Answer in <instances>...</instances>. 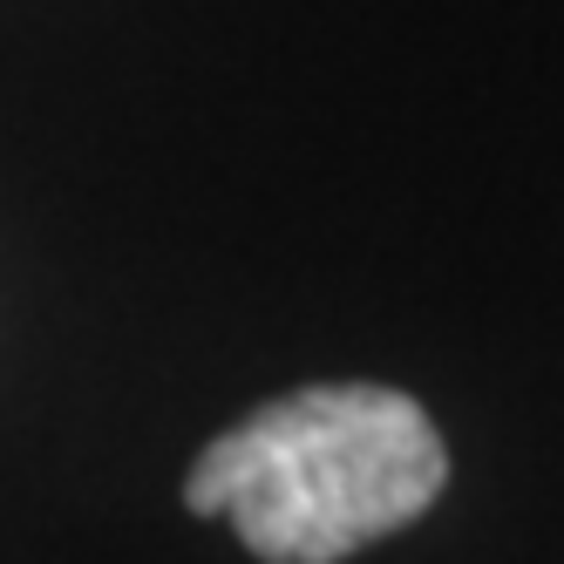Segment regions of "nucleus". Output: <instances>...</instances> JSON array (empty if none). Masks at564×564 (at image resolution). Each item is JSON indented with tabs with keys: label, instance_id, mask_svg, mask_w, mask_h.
<instances>
[{
	"label": "nucleus",
	"instance_id": "obj_1",
	"mask_svg": "<svg viewBox=\"0 0 564 564\" xmlns=\"http://www.w3.org/2000/svg\"><path fill=\"white\" fill-rule=\"evenodd\" d=\"M449 482L429 409L381 381L293 388L231 422L184 476L197 517H225L259 564H347Z\"/></svg>",
	"mask_w": 564,
	"mask_h": 564
}]
</instances>
